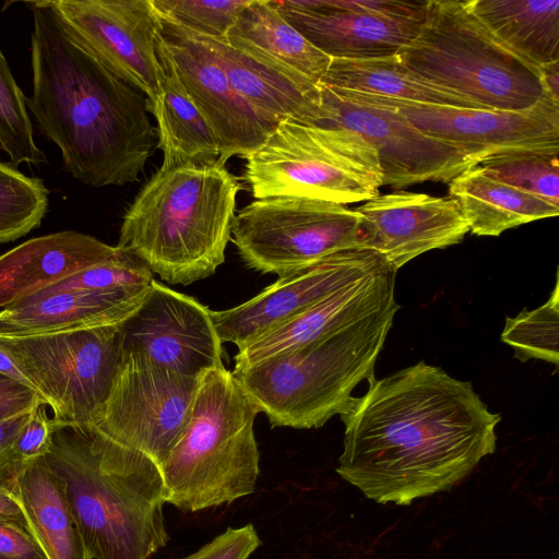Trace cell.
<instances>
[{"instance_id":"34","label":"cell","mask_w":559,"mask_h":559,"mask_svg":"<svg viewBox=\"0 0 559 559\" xmlns=\"http://www.w3.org/2000/svg\"><path fill=\"white\" fill-rule=\"evenodd\" d=\"M153 280V273L140 259L119 248L111 258L82 269L40 290L147 292Z\"/></svg>"},{"instance_id":"40","label":"cell","mask_w":559,"mask_h":559,"mask_svg":"<svg viewBox=\"0 0 559 559\" xmlns=\"http://www.w3.org/2000/svg\"><path fill=\"white\" fill-rule=\"evenodd\" d=\"M24 413L0 421V486L13 489L17 475L24 467L11 452V445L20 429L29 416Z\"/></svg>"},{"instance_id":"22","label":"cell","mask_w":559,"mask_h":559,"mask_svg":"<svg viewBox=\"0 0 559 559\" xmlns=\"http://www.w3.org/2000/svg\"><path fill=\"white\" fill-rule=\"evenodd\" d=\"M118 251L117 246L75 230L32 238L0 255V308Z\"/></svg>"},{"instance_id":"21","label":"cell","mask_w":559,"mask_h":559,"mask_svg":"<svg viewBox=\"0 0 559 559\" xmlns=\"http://www.w3.org/2000/svg\"><path fill=\"white\" fill-rule=\"evenodd\" d=\"M147 292L39 290L0 310V336H31L122 323Z\"/></svg>"},{"instance_id":"31","label":"cell","mask_w":559,"mask_h":559,"mask_svg":"<svg viewBox=\"0 0 559 559\" xmlns=\"http://www.w3.org/2000/svg\"><path fill=\"white\" fill-rule=\"evenodd\" d=\"M49 191L44 181L0 162V243L37 228L46 215Z\"/></svg>"},{"instance_id":"20","label":"cell","mask_w":559,"mask_h":559,"mask_svg":"<svg viewBox=\"0 0 559 559\" xmlns=\"http://www.w3.org/2000/svg\"><path fill=\"white\" fill-rule=\"evenodd\" d=\"M395 276L386 264L263 331L238 348L234 369L313 342L394 304Z\"/></svg>"},{"instance_id":"27","label":"cell","mask_w":559,"mask_h":559,"mask_svg":"<svg viewBox=\"0 0 559 559\" xmlns=\"http://www.w3.org/2000/svg\"><path fill=\"white\" fill-rule=\"evenodd\" d=\"M448 187L469 231L477 236H500L508 229L559 214V206L489 177L478 165L453 178Z\"/></svg>"},{"instance_id":"1","label":"cell","mask_w":559,"mask_h":559,"mask_svg":"<svg viewBox=\"0 0 559 559\" xmlns=\"http://www.w3.org/2000/svg\"><path fill=\"white\" fill-rule=\"evenodd\" d=\"M368 382L340 415L336 466L368 499L411 504L449 490L495 452L501 417L472 382L424 361Z\"/></svg>"},{"instance_id":"17","label":"cell","mask_w":559,"mask_h":559,"mask_svg":"<svg viewBox=\"0 0 559 559\" xmlns=\"http://www.w3.org/2000/svg\"><path fill=\"white\" fill-rule=\"evenodd\" d=\"M122 352L145 356L178 373L200 378L223 365V343L211 310L153 280L139 307L120 323Z\"/></svg>"},{"instance_id":"10","label":"cell","mask_w":559,"mask_h":559,"mask_svg":"<svg viewBox=\"0 0 559 559\" xmlns=\"http://www.w3.org/2000/svg\"><path fill=\"white\" fill-rule=\"evenodd\" d=\"M360 217L345 205L293 197L255 199L240 210L231 240L242 261L283 276L360 248Z\"/></svg>"},{"instance_id":"33","label":"cell","mask_w":559,"mask_h":559,"mask_svg":"<svg viewBox=\"0 0 559 559\" xmlns=\"http://www.w3.org/2000/svg\"><path fill=\"white\" fill-rule=\"evenodd\" d=\"M558 338L559 285L556 277L555 288L544 305L506 319L501 341L513 348L521 361L542 359L558 368Z\"/></svg>"},{"instance_id":"23","label":"cell","mask_w":559,"mask_h":559,"mask_svg":"<svg viewBox=\"0 0 559 559\" xmlns=\"http://www.w3.org/2000/svg\"><path fill=\"white\" fill-rule=\"evenodd\" d=\"M238 94L258 112L281 123L293 120L314 127L321 117L319 86L287 74L231 47L204 37Z\"/></svg>"},{"instance_id":"43","label":"cell","mask_w":559,"mask_h":559,"mask_svg":"<svg viewBox=\"0 0 559 559\" xmlns=\"http://www.w3.org/2000/svg\"><path fill=\"white\" fill-rule=\"evenodd\" d=\"M0 373H3L14 380L22 382L33 389L31 382L25 378L22 371L16 367L13 359L0 347Z\"/></svg>"},{"instance_id":"28","label":"cell","mask_w":559,"mask_h":559,"mask_svg":"<svg viewBox=\"0 0 559 559\" xmlns=\"http://www.w3.org/2000/svg\"><path fill=\"white\" fill-rule=\"evenodd\" d=\"M491 35L525 62L540 68L559 61V1L468 0Z\"/></svg>"},{"instance_id":"29","label":"cell","mask_w":559,"mask_h":559,"mask_svg":"<svg viewBox=\"0 0 559 559\" xmlns=\"http://www.w3.org/2000/svg\"><path fill=\"white\" fill-rule=\"evenodd\" d=\"M319 84L417 104L483 109L475 102L426 81L396 55L332 59Z\"/></svg>"},{"instance_id":"6","label":"cell","mask_w":559,"mask_h":559,"mask_svg":"<svg viewBox=\"0 0 559 559\" xmlns=\"http://www.w3.org/2000/svg\"><path fill=\"white\" fill-rule=\"evenodd\" d=\"M258 413L224 365L203 373L185 429L159 465L166 503L195 512L253 493Z\"/></svg>"},{"instance_id":"3","label":"cell","mask_w":559,"mask_h":559,"mask_svg":"<svg viewBox=\"0 0 559 559\" xmlns=\"http://www.w3.org/2000/svg\"><path fill=\"white\" fill-rule=\"evenodd\" d=\"M45 457L66 481L91 559H150L166 546L165 487L150 457L69 427L55 428Z\"/></svg>"},{"instance_id":"25","label":"cell","mask_w":559,"mask_h":559,"mask_svg":"<svg viewBox=\"0 0 559 559\" xmlns=\"http://www.w3.org/2000/svg\"><path fill=\"white\" fill-rule=\"evenodd\" d=\"M31 533L46 559H91L68 499L66 481L46 457L26 464L13 486Z\"/></svg>"},{"instance_id":"24","label":"cell","mask_w":559,"mask_h":559,"mask_svg":"<svg viewBox=\"0 0 559 559\" xmlns=\"http://www.w3.org/2000/svg\"><path fill=\"white\" fill-rule=\"evenodd\" d=\"M231 47L296 78L319 85L332 59L277 11L273 0H249L229 29Z\"/></svg>"},{"instance_id":"12","label":"cell","mask_w":559,"mask_h":559,"mask_svg":"<svg viewBox=\"0 0 559 559\" xmlns=\"http://www.w3.org/2000/svg\"><path fill=\"white\" fill-rule=\"evenodd\" d=\"M321 117L314 127H342L360 134L377 151L382 186L399 190L425 181L449 183L477 166L455 146L433 139L400 111L319 84Z\"/></svg>"},{"instance_id":"2","label":"cell","mask_w":559,"mask_h":559,"mask_svg":"<svg viewBox=\"0 0 559 559\" xmlns=\"http://www.w3.org/2000/svg\"><path fill=\"white\" fill-rule=\"evenodd\" d=\"M24 4L33 22L26 107L63 170L94 188L138 180L157 140L147 97L75 44L41 0Z\"/></svg>"},{"instance_id":"14","label":"cell","mask_w":559,"mask_h":559,"mask_svg":"<svg viewBox=\"0 0 559 559\" xmlns=\"http://www.w3.org/2000/svg\"><path fill=\"white\" fill-rule=\"evenodd\" d=\"M280 14L331 59L396 55L419 32L428 0H273Z\"/></svg>"},{"instance_id":"26","label":"cell","mask_w":559,"mask_h":559,"mask_svg":"<svg viewBox=\"0 0 559 559\" xmlns=\"http://www.w3.org/2000/svg\"><path fill=\"white\" fill-rule=\"evenodd\" d=\"M156 50L162 76L158 94L148 103V111L157 122V147L164 157L162 167L221 162L218 140L187 94L157 34Z\"/></svg>"},{"instance_id":"32","label":"cell","mask_w":559,"mask_h":559,"mask_svg":"<svg viewBox=\"0 0 559 559\" xmlns=\"http://www.w3.org/2000/svg\"><path fill=\"white\" fill-rule=\"evenodd\" d=\"M0 151L11 164L39 166L47 163L37 146L34 126L26 107V96L17 85L0 49Z\"/></svg>"},{"instance_id":"19","label":"cell","mask_w":559,"mask_h":559,"mask_svg":"<svg viewBox=\"0 0 559 559\" xmlns=\"http://www.w3.org/2000/svg\"><path fill=\"white\" fill-rule=\"evenodd\" d=\"M355 211L360 217V248L378 253L396 271L427 251L461 242L469 231L450 195L378 194Z\"/></svg>"},{"instance_id":"8","label":"cell","mask_w":559,"mask_h":559,"mask_svg":"<svg viewBox=\"0 0 559 559\" xmlns=\"http://www.w3.org/2000/svg\"><path fill=\"white\" fill-rule=\"evenodd\" d=\"M246 160L245 179L255 199L293 197L345 205L373 199L382 187L377 151L342 127L283 120Z\"/></svg>"},{"instance_id":"15","label":"cell","mask_w":559,"mask_h":559,"mask_svg":"<svg viewBox=\"0 0 559 559\" xmlns=\"http://www.w3.org/2000/svg\"><path fill=\"white\" fill-rule=\"evenodd\" d=\"M348 92L400 111L425 134L455 146L477 165L500 153L559 148V103L549 95L528 109L496 110L425 105Z\"/></svg>"},{"instance_id":"36","label":"cell","mask_w":559,"mask_h":559,"mask_svg":"<svg viewBox=\"0 0 559 559\" xmlns=\"http://www.w3.org/2000/svg\"><path fill=\"white\" fill-rule=\"evenodd\" d=\"M47 405L34 407L16 435L11 452L16 462L23 466L45 457L52 447L55 426L47 414Z\"/></svg>"},{"instance_id":"35","label":"cell","mask_w":559,"mask_h":559,"mask_svg":"<svg viewBox=\"0 0 559 559\" xmlns=\"http://www.w3.org/2000/svg\"><path fill=\"white\" fill-rule=\"evenodd\" d=\"M156 15L200 36L225 41L249 0H150Z\"/></svg>"},{"instance_id":"39","label":"cell","mask_w":559,"mask_h":559,"mask_svg":"<svg viewBox=\"0 0 559 559\" xmlns=\"http://www.w3.org/2000/svg\"><path fill=\"white\" fill-rule=\"evenodd\" d=\"M0 559H46L26 527L0 521Z\"/></svg>"},{"instance_id":"16","label":"cell","mask_w":559,"mask_h":559,"mask_svg":"<svg viewBox=\"0 0 559 559\" xmlns=\"http://www.w3.org/2000/svg\"><path fill=\"white\" fill-rule=\"evenodd\" d=\"M158 22L160 44L187 94L218 140L219 160L225 164L237 155L246 158L280 123L258 112L238 94L203 36L159 17Z\"/></svg>"},{"instance_id":"42","label":"cell","mask_w":559,"mask_h":559,"mask_svg":"<svg viewBox=\"0 0 559 559\" xmlns=\"http://www.w3.org/2000/svg\"><path fill=\"white\" fill-rule=\"evenodd\" d=\"M558 62H552L539 68L542 72L543 82L546 93L556 102L559 103L558 87H559V68Z\"/></svg>"},{"instance_id":"11","label":"cell","mask_w":559,"mask_h":559,"mask_svg":"<svg viewBox=\"0 0 559 559\" xmlns=\"http://www.w3.org/2000/svg\"><path fill=\"white\" fill-rule=\"evenodd\" d=\"M199 380L122 352L105 402L82 430L140 452L159 466L185 429Z\"/></svg>"},{"instance_id":"38","label":"cell","mask_w":559,"mask_h":559,"mask_svg":"<svg viewBox=\"0 0 559 559\" xmlns=\"http://www.w3.org/2000/svg\"><path fill=\"white\" fill-rule=\"evenodd\" d=\"M40 403L46 404L36 391L0 373V421L28 413Z\"/></svg>"},{"instance_id":"9","label":"cell","mask_w":559,"mask_h":559,"mask_svg":"<svg viewBox=\"0 0 559 559\" xmlns=\"http://www.w3.org/2000/svg\"><path fill=\"white\" fill-rule=\"evenodd\" d=\"M0 347L52 409L55 428L80 430L105 402L122 357L120 324L0 336Z\"/></svg>"},{"instance_id":"13","label":"cell","mask_w":559,"mask_h":559,"mask_svg":"<svg viewBox=\"0 0 559 559\" xmlns=\"http://www.w3.org/2000/svg\"><path fill=\"white\" fill-rule=\"evenodd\" d=\"M64 33L116 76L156 99L162 67L150 0H41Z\"/></svg>"},{"instance_id":"7","label":"cell","mask_w":559,"mask_h":559,"mask_svg":"<svg viewBox=\"0 0 559 559\" xmlns=\"http://www.w3.org/2000/svg\"><path fill=\"white\" fill-rule=\"evenodd\" d=\"M396 56L426 81L483 109L524 110L548 95L539 68L502 46L468 0H428L419 32Z\"/></svg>"},{"instance_id":"4","label":"cell","mask_w":559,"mask_h":559,"mask_svg":"<svg viewBox=\"0 0 559 559\" xmlns=\"http://www.w3.org/2000/svg\"><path fill=\"white\" fill-rule=\"evenodd\" d=\"M240 189L222 162L160 166L123 215L117 246L169 284L209 277L225 261Z\"/></svg>"},{"instance_id":"5","label":"cell","mask_w":559,"mask_h":559,"mask_svg":"<svg viewBox=\"0 0 559 559\" xmlns=\"http://www.w3.org/2000/svg\"><path fill=\"white\" fill-rule=\"evenodd\" d=\"M400 305L302 346L234 369L233 376L272 427L310 429L341 415L373 370Z\"/></svg>"},{"instance_id":"37","label":"cell","mask_w":559,"mask_h":559,"mask_svg":"<svg viewBox=\"0 0 559 559\" xmlns=\"http://www.w3.org/2000/svg\"><path fill=\"white\" fill-rule=\"evenodd\" d=\"M261 545L252 524L228 527L194 552L180 559H249Z\"/></svg>"},{"instance_id":"41","label":"cell","mask_w":559,"mask_h":559,"mask_svg":"<svg viewBox=\"0 0 559 559\" xmlns=\"http://www.w3.org/2000/svg\"><path fill=\"white\" fill-rule=\"evenodd\" d=\"M0 521L13 522L26 527L21 503L13 489L7 486H0Z\"/></svg>"},{"instance_id":"18","label":"cell","mask_w":559,"mask_h":559,"mask_svg":"<svg viewBox=\"0 0 559 559\" xmlns=\"http://www.w3.org/2000/svg\"><path fill=\"white\" fill-rule=\"evenodd\" d=\"M389 264L378 253L354 248L307 269L278 276L253 298L226 310H211L222 343L238 348L271 326L318 302L332 292Z\"/></svg>"},{"instance_id":"30","label":"cell","mask_w":559,"mask_h":559,"mask_svg":"<svg viewBox=\"0 0 559 559\" xmlns=\"http://www.w3.org/2000/svg\"><path fill=\"white\" fill-rule=\"evenodd\" d=\"M559 148L521 150L478 164L489 177L559 206Z\"/></svg>"}]
</instances>
